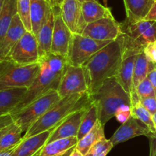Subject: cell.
<instances>
[{
    "label": "cell",
    "instance_id": "1",
    "mask_svg": "<svg viewBox=\"0 0 156 156\" xmlns=\"http://www.w3.org/2000/svg\"><path fill=\"white\" fill-rule=\"evenodd\" d=\"M123 59V48L117 39L82 64L90 95L95 93L104 81L117 76Z\"/></svg>",
    "mask_w": 156,
    "mask_h": 156
},
{
    "label": "cell",
    "instance_id": "2",
    "mask_svg": "<svg viewBox=\"0 0 156 156\" xmlns=\"http://www.w3.org/2000/svg\"><path fill=\"white\" fill-rule=\"evenodd\" d=\"M91 102V95L88 92L61 98L28 128L23 137H30L52 128H56L70 115L90 105Z\"/></svg>",
    "mask_w": 156,
    "mask_h": 156
},
{
    "label": "cell",
    "instance_id": "3",
    "mask_svg": "<svg viewBox=\"0 0 156 156\" xmlns=\"http://www.w3.org/2000/svg\"><path fill=\"white\" fill-rule=\"evenodd\" d=\"M91 97L98 108L99 119L104 125L115 116L120 107L132 105L130 94L125 91L116 76L104 81Z\"/></svg>",
    "mask_w": 156,
    "mask_h": 156
},
{
    "label": "cell",
    "instance_id": "4",
    "mask_svg": "<svg viewBox=\"0 0 156 156\" xmlns=\"http://www.w3.org/2000/svg\"><path fill=\"white\" fill-rule=\"evenodd\" d=\"M118 37L123 48V59L144 51L149 43L156 41V21L140 20L133 23L123 21Z\"/></svg>",
    "mask_w": 156,
    "mask_h": 156
},
{
    "label": "cell",
    "instance_id": "5",
    "mask_svg": "<svg viewBox=\"0 0 156 156\" xmlns=\"http://www.w3.org/2000/svg\"><path fill=\"white\" fill-rule=\"evenodd\" d=\"M41 71L39 62L21 65L9 60L0 61V90L29 88Z\"/></svg>",
    "mask_w": 156,
    "mask_h": 156
},
{
    "label": "cell",
    "instance_id": "6",
    "mask_svg": "<svg viewBox=\"0 0 156 156\" xmlns=\"http://www.w3.org/2000/svg\"><path fill=\"white\" fill-rule=\"evenodd\" d=\"M41 64V71L33 84L24 93V96L19 103L16 106L13 111L10 113H15L22 110L25 106L41 97L51 90H57L60 83L62 73H55L49 69V67L44 63L39 62Z\"/></svg>",
    "mask_w": 156,
    "mask_h": 156
},
{
    "label": "cell",
    "instance_id": "7",
    "mask_svg": "<svg viewBox=\"0 0 156 156\" xmlns=\"http://www.w3.org/2000/svg\"><path fill=\"white\" fill-rule=\"evenodd\" d=\"M60 99L61 97L57 90H51L30 102L22 110L10 115L14 122L17 124L23 132H26L34 122Z\"/></svg>",
    "mask_w": 156,
    "mask_h": 156
},
{
    "label": "cell",
    "instance_id": "8",
    "mask_svg": "<svg viewBox=\"0 0 156 156\" xmlns=\"http://www.w3.org/2000/svg\"><path fill=\"white\" fill-rule=\"evenodd\" d=\"M111 42L98 41L79 34H73L66 56L67 64L76 67L82 66L93 55Z\"/></svg>",
    "mask_w": 156,
    "mask_h": 156
},
{
    "label": "cell",
    "instance_id": "9",
    "mask_svg": "<svg viewBox=\"0 0 156 156\" xmlns=\"http://www.w3.org/2000/svg\"><path fill=\"white\" fill-rule=\"evenodd\" d=\"M5 59L21 65L39 62V52L37 38L31 32H26L18 41Z\"/></svg>",
    "mask_w": 156,
    "mask_h": 156
},
{
    "label": "cell",
    "instance_id": "10",
    "mask_svg": "<svg viewBox=\"0 0 156 156\" xmlns=\"http://www.w3.org/2000/svg\"><path fill=\"white\" fill-rule=\"evenodd\" d=\"M57 92L61 98L88 92V86L82 66L76 67L67 64L61 77Z\"/></svg>",
    "mask_w": 156,
    "mask_h": 156
},
{
    "label": "cell",
    "instance_id": "11",
    "mask_svg": "<svg viewBox=\"0 0 156 156\" xmlns=\"http://www.w3.org/2000/svg\"><path fill=\"white\" fill-rule=\"evenodd\" d=\"M121 33V24L112 17L89 23L82 35L98 41H112L117 40Z\"/></svg>",
    "mask_w": 156,
    "mask_h": 156
},
{
    "label": "cell",
    "instance_id": "12",
    "mask_svg": "<svg viewBox=\"0 0 156 156\" xmlns=\"http://www.w3.org/2000/svg\"><path fill=\"white\" fill-rule=\"evenodd\" d=\"M82 5L78 0H62L59 5L62 20L73 34L82 35L87 25Z\"/></svg>",
    "mask_w": 156,
    "mask_h": 156
},
{
    "label": "cell",
    "instance_id": "13",
    "mask_svg": "<svg viewBox=\"0 0 156 156\" xmlns=\"http://www.w3.org/2000/svg\"><path fill=\"white\" fill-rule=\"evenodd\" d=\"M54 28L52 39L51 53L66 58L73 33L62 20L59 6L54 7Z\"/></svg>",
    "mask_w": 156,
    "mask_h": 156
},
{
    "label": "cell",
    "instance_id": "14",
    "mask_svg": "<svg viewBox=\"0 0 156 156\" xmlns=\"http://www.w3.org/2000/svg\"><path fill=\"white\" fill-rule=\"evenodd\" d=\"M152 134L154 133L146 124L131 116L114 133L110 141L113 145L115 146L119 143L126 142L137 136H145L149 138Z\"/></svg>",
    "mask_w": 156,
    "mask_h": 156
},
{
    "label": "cell",
    "instance_id": "15",
    "mask_svg": "<svg viewBox=\"0 0 156 156\" xmlns=\"http://www.w3.org/2000/svg\"><path fill=\"white\" fill-rule=\"evenodd\" d=\"M88 106L89 105L77 110L70 115L69 117H67L66 120H64L59 126H57L53 130L49 137L47 143L57 140V139L77 136L82 118Z\"/></svg>",
    "mask_w": 156,
    "mask_h": 156
},
{
    "label": "cell",
    "instance_id": "16",
    "mask_svg": "<svg viewBox=\"0 0 156 156\" xmlns=\"http://www.w3.org/2000/svg\"><path fill=\"white\" fill-rule=\"evenodd\" d=\"M54 129L52 128L27 138L23 137L11 156H36L47 144L49 137Z\"/></svg>",
    "mask_w": 156,
    "mask_h": 156
},
{
    "label": "cell",
    "instance_id": "17",
    "mask_svg": "<svg viewBox=\"0 0 156 156\" xmlns=\"http://www.w3.org/2000/svg\"><path fill=\"white\" fill-rule=\"evenodd\" d=\"M26 32L27 30L17 13L12 19L10 27L8 29L4 38L0 42V61L7 58L12 49Z\"/></svg>",
    "mask_w": 156,
    "mask_h": 156
},
{
    "label": "cell",
    "instance_id": "18",
    "mask_svg": "<svg viewBox=\"0 0 156 156\" xmlns=\"http://www.w3.org/2000/svg\"><path fill=\"white\" fill-rule=\"evenodd\" d=\"M78 142L77 136L53 141L46 144L36 156H69Z\"/></svg>",
    "mask_w": 156,
    "mask_h": 156
},
{
    "label": "cell",
    "instance_id": "19",
    "mask_svg": "<svg viewBox=\"0 0 156 156\" xmlns=\"http://www.w3.org/2000/svg\"><path fill=\"white\" fill-rule=\"evenodd\" d=\"M53 8L44 0H30L31 32L37 36L51 13Z\"/></svg>",
    "mask_w": 156,
    "mask_h": 156
},
{
    "label": "cell",
    "instance_id": "20",
    "mask_svg": "<svg viewBox=\"0 0 156 156\" xmlns=\"http://www.w3.org/2000/svg\"><path fill=\"white\" fill-rule=\"evenodd\" d=\"M53 28H54V12L53 9L46 23L41 28L36 36L38 44L39 61L51 52Z\"/></svg>",
    "mask_w": 156,
    "mask_h": 156
},
{
    "label": "cell",
    "instance_id": "21",
    "mask_svg": "<svg viewBox=\"0 0 156 156\" xmlns=\"http://www.w3.org/2000/svg\"><path fill=\"white\" fill-rule=\"evenodd\" d=\"M154 1L155 0H123L126 15L125 21L133 23L144 19Z\"/></svg>",
    "mask_w": 156,
    "mask_h": 156
},
{
    "label": "cell",
    "instance_id": "22",
    "mask_svg": "<svg viewBox=\"0 0 156 156\" xmlns=\"http://www.w3.org/2000/svg\"><path fill=\"white\" fill-rule=\"evenodd\" d=\"M27 88L0 90V117L10 114L24 96Z\"/></svg>",
    "mask_w": 156,
    "mask_h": 156
},
{
    "label": "cell",
    "instance_id": "23",
    "mask_svg": "<svg viewBox=\"0 0 156 156\" xmlns=\"http://www.w3.org/2000/svg\"><path fill=\"white\" fill-rule=\"evenodd\" d=\"M136 55H132L123 60L116 78L125 91L131 95L134 93L133 71Z\"/></svg>",
    "mask_w": 156,
    "mask_h": 156
},
{
    "label": "cell",
    "instance_id": "24",
    "mask_svg": "<svg viewBox=\"0 0 156 156\" xmlns=\"http://www.w3.org/2000/svg\"><path fill=\"white\" fill-rule=\"evenodd\" d=\"M82 13L87 24L105 18H112L110 8L103 6L98 1L89 0L82 2Z\"/></svg>",
    "mask_w": 156,
    "mask_h": 156
},
{
    "label": "cell",
    "instance_id": "25",
    "mask_svg": "<svg viewBox=\"0 0 156 156\" xmlns=\"http://www.w3.org/2000/svg\"><path fill=\"white\" fill-rule=\"evenodd\" d=\"M105 125L102 124L100 119L97 121L92 129L87 135H85L82 139L79 140L76 148L81 151L84 155H86L87 153L90 150V148L96 143L101 140L105 139Z\"/></svg>",
    "mask_w": 156,
    "mask_h": 156
},
{
    "label": "cell",
    "instance_id": "26",
    "mask_svg": "<svg viewBox=\"0 0 156 156\" xmlns=\"http://www.w3.org/2000/svg\"><path fill=\"white\" fill-rule=\"evenodd\" d=\"M131 101H132V105H131L132 117L143 122L150 128L152 132L156 133V128L153 121V116L142 105L140 101V97L136 92H134L131 95Z\"/></svg>",
    "mask_w": 156,
    "mask_h": 156
},
{
    "label": "cell",
    "instance_id": "27",
    "mask_svg": "<svg viewBox=\"0 0 156 156\" xmlns=\"http://www.w3.org/2000/svg\"><path fill=\"white\" fill-rule=\"evenodd\" d=\"M155 64H153V63L148 61L144 51L136 55L133 71L134 91H135V89L136 88L137 86L147 77L149 72L155 68Z\"/></svg>",
    "mask_w": 156,
    "mask_h": 156
},
{
    "label": "cell",
    "instance_id": "28",
    "mask_svg": "<svg viewBox=\"0 0 156 156\" xmlns=\"http://www.w3.org/2000/svg\"><path fill=\"white\" fill-rule=\"evenodd\" d=\"M18 13L17 0H5L0 12V42L4 38L15 15Z\"/></svg>",
    "mask_w": 156,
    "mask_h": 156
},
{
    "label": "cell",
    "instance_id": "29",
    "mask_svg": "<svg viewBox=\"0 0 156 156\" xmlns=\"http://www.w3.org/2000/svg\"><path fill=\"white\" fill-rule=\"evenodd\" d=\"M99 119V112L97 105L94 102H91L87 108L86 112L82 118L80 128L78 132L77 138L79 140L82 139L85 135L88 134L93 128L97 121Z\"/></svg>",
    "mask_w": 156,
    "mask_h": 156
},
{
    "label": "cell",
    "instance_id": "30",
    "mask_svg": "<svg viewBox=\"0 0 156 156\" xmlns=\"http://www.w3.org/2000/svg\"><path fill=\"white\" fill-rule=\"evenodd\" d=\"M22 132V129L15 122L11 124L9 128L0 138V151L9 149L18 145L23 139L21 136Z\"/></svg>",
    "mask_w": 156,
    "mask_h": 156
},
{
    "label": "cell",
    "instance_id": "31",
    "mask_svg": "<svg viewBox=\"0 0 156 156\" xmlns=\"http://www.w3.org/2000/svg\"><path fill=\"white\" fill-rule=\"evenodd\" d=\"M39 62L44 63L49 69L55 73H63L67 65V60L66 57L53 54L51 52L40 60Z\"/></svg>",
    "mask_w": 156,
    "mask_h": 156
},
{
    "label": "cell",
    "instance_id": "32",
    "mask_svg": "<svg viewBox=\"0 0 156 156\" xmlns=\"http://www.w3.org/2000/svg\"><path fill=\"white\" fill-rule=\"evenodd\" d=\"M18 15L27 32H31L30 0H17Z\"/></svg>",
    "mask_w": 156,
    "mask_h": 156
},
{
    "label": "cell",
    "instance_id": "33",
    "mask_svg": "<svg viewBox=\"0 0 156 156\" xmlns=\"http://www.w3.org/2000/svg\"><path fill=\"white\" fill-rule=\"evenodd\" d=\"M114 147L110 139H103L96 142L85 156H106Z\"/></svg>",
    "mask_w": 156,
    "mask_h": 156
},
{
    "label": "cell",
    "instance_id": "34",
    "mask_svg": "<svg viewBox=\"0 0 156 156\" xmlns=\"http://www.w3.org/2000/svg\"><path fill=\"white\" fill-rule=\"evenodd\" d=\"M135 92L140 98L156 97L155 89L147 77L137 86Z\"/></svg>",
    "mask_w": 156,
    "mask_h": 156
},
{
    "label": "cell",
    "instance_id": "35",
    "mask_svg": "<svg viewBox=\"0 0 156 156\" xmlns=\"http://www.w3.org/2000/svg\"><path fill=\"white\" fill-rule=\"evenodd\" d=\"M118 122L121 124L126 122L131 117V106L124 105L117 110L114 116Z\"/></svg>",
    "mask_w": 156,
    "mask_h": 156
},
{
    "label": "cell",
    "instance_id": "36",
    "mask_svg": "<svg viewBox=\"0 0 156 156\" xmlns=\"http://www.w3.org/2000/svg\"><path fill=\"white\" fill-rule=\"evenodd\" d=\"M144 53L148 61L156 64V41L149 43L146 46Z\"/></svg>",
    "mask_w": 156,
    "mask_h": 156
},
{
    "label": "cell",
    "instance_id": "37",
    "mask_svg": "<svg viewBox=\"0 0 156 156\" xmlns=\"http://www.w3.org/2000/svg\"><path fill=\"white\" fill-rule=\"evenodd\" d=\"M142 105L153 116L156 113V97L140 98Z\"/></svg>",
    "mask_w": 156,
    "mask_h": 156
},
{
    "label": "cell",
    "instance_id": "38",
    "mask_svg": "<svg viewBox=\"0 0 156 156\" xmlns=\"http://www.w3.org/2000/svg\"><path fill=\"white\" fill-rule=\"evenodd\" d=\"M14 122L13 119L10 114L5 115L0 117V138L2 136L3 133L9 128L11 124Z\"/></svg>",
    "mask_w": 156,
    "mask_h": 156
},
{
    "label": "cell",
    "instance_id": "39",
    "mask_svg": "<svg viewBox=\"0 0 156 156\" xmlns=\"http://www.w3.org/2000/svg\"><path fill=\"white\" fill-rule=\"evenodd\" d=\"M145 20H149V21H156V0H155L149 10V13L144 18Z\"/></svg>",
    "mask_w": 156,
    "mask_h": 156
},
{
    "label": "cell",
    "instance_id": "40",
    "mask_svg": "<svg viewBox=\"0 0 156 156\" xmlns=\"http://www.w3.org/2000/svg\"><path fill=\"white\" fill-rule=\"evenodd\" d=\"M150 141V154L149 156H156V133L149 137Z\"/></svg>",
    "mask_w": 156,
    "mask_h": 156
},
{
    "label": "cell",
    "instance_id": "41",
    "mask_svg": "<svg viewBox=\"0 0 156 156\" xmlns=\"http://www.w3.org/2000/svg\"><path fill=\"white\" fill-rule=\"evenodd\" d=\"M147 78L149 80V81L151 82V84L153 86L154 89H155V92L156 94V69H153V70H151L150 72L148 74Z\"/></svg>",
    "mask_w": 156,
    "mask_h": 156
},
{
    "label": "cell",
    "instance_id": "42",
    "mask_svg": "<svg viewBox=\"0 0 156 156\" xmlns=\"http://www.w3.org/2000/svg\"><path fill=\"white\" fill-rule=\"evenodd\" d=\"M16 146L12 147V148H9V149H5V150H3V151H0V156H11L12 155V152L14 151V150H15V148H16Z\"/></svg>",
    "mask_w": 156,
    "mask_h": 156
},
{
    "label": "cell",
    "instance_id": "43",
    "mask_svg": "<svg viewBox=\"0 0 156 156\" xmlns=\"http://www.w3.org/2000/svg\"><path fill=\"white\" fill-rule=\"evenodd\" d=\"M69 156H85V155H84V154H82L79 150H78L77 148H76L73 151H72V153L70 154Z\"/></svg>",
    "mask_w": 156,
    "mask_h": 156
},
{
    "label": "cell",
    "instance_id": "44",
    "mask_svg": "<svg viewBox=\"0 0 156 156\" xmlns=\"http://www.w3.org/2000/svg\"><path fill=\"white\" fill-rule=\"evenodd\" d=\"M4 2H5V0H0V12H1L2 9Z\"/></svg>",
    "mask_w": 156,
    "mask_h": 156
},
{
    "label": "cell",
    "instance_id": "45",
    "mask_svg": "<svg viewBox=\"0 0 156 156\" xmlns=\"http://www.w3.org/2000/svg\"><path fill=\"white\" fill-rule=\"evenodd\" d=\"M153 121H154V123H155V126L156 128V113L155 115H153Z\"/></svg>",
    "mask_w": 156,
    "mask_h": 156
},
{
    "label": "cell",
    "instance_id": "46",
    "mask_svg": "<svg viewBox=\"0 0 156 156\" xmlns=\"http://www.w3.org/2000/svg\"><path fill=\"white\" fill-rule=\"evenodd\" d=\"M78 1H79V2H85V1H89V0H78ZM94 1H98V0H94Z\"/></svg>",
    "mask_w": 156,
    "mask_h": 156
},
{
    "label": "cell",
    "instance_id": "47",
    "mask_svg": "<svg viewBox=\"0 0 156 156\" xmlns=\"http://www.w3.org/2000/svg\"><path fill=\"white\" fill-rule=\"evenodd\" d=\"M105 5H107V0H105Z\"/></svg>",
    "mask_w": 156,
    "mask_h": 156
},
{
    "label": "cell",
    "instance_id": "48",
    "mask_svg": "<svg viewBox=\"0 0 156 156\" xmlns=\"http://www.w3.org/2000/svg\"><path fill=\"white\" fill-rule=\"evenodd\" d=\"M59 2H62V0H59Z\"/></svg>",
    "mask_w": 156,
    "mask_h": 156
},
{
    "label": "cell",
    "instance_id": "49",
    "mask_svg": "<svg viewBox=\"0 0 156 156\" xmlns=\"http://www.w3.org/2000/svg\"><path fill=\"white\" fill-rule=\"evenodd\" d=\"M155 69H156V65H155Z\"/></svg>",
    "mask_w": 156,
    "mask_h": 156
}]
</instances>
